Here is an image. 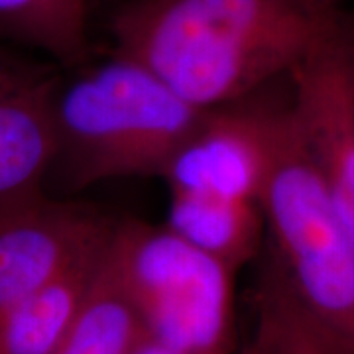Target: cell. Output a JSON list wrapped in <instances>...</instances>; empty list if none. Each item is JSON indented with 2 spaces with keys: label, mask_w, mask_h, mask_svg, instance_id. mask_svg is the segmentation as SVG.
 Masks as SVG:
<instances>
[{
  "label": "cell",
  "mask_w": 354,
  "mask_h": 354,
  "mask_svg": "<svg viewBox=\"0 0 354 354\" xmlns=\"http://www.w3.org/2000/svg\"><path fill=\"white\" fill-rule=\"evenodd\" d=\"M341 10L313 0H130L111 32L114 53L213 111L290 75Z\"/></svg>",
  "instance_id": "6da1fadb"
},
{
  "label": "cell",
  "mask_w": 354,
  "mask_h": 354,
  "mask_svg": "<svg viewBox=\"0 0 354 354\" xmlns=\"http://www.w3.org/2000/svg\"><path fill=\"white\" fill-rule=\"evenodd\" d=\"M205 111L127 55L62 83L50 181L79 191L122 177H162Z\"/></svg>",
  "instance_id": "7a4b0ae2"
},
{
  "label": "cell",
  "mask_w": 354,
  "mask_h": 354,
  "mask_svg": "<svg viewBox=\"0 0 354 354\" xmlns=\"http://www.w3.org/2000/svg\"><path fill=\"white\" fill-rule=\"evenodd\" d=\"M272 266L266 276L329 354H354V236L337 213L290 106L279 104L260 199Z\"/></svg>",
  "instance_id": "3957f363"
},
{
  "label": "cell",
  "mask_w": 354,
  "mask_h": 354,
  "mask_svg": "<svg viewBox=\"0 0 354 354\" xmlns=\"http://www.w3.org/2000/svg\"><path fill=\"white\" fill-rule=\"evenodd\" d=\"M106 266L144 333L179 354H228L234 333V270L174 230L114 221Z\"/></svg>",
  "instance_id": "277c9868"
},
{
  "label": "cell",
  "mask_w": 354,
  "mask_h": 354,
  "mask_svg": "<svg viewBox=\"0 0 354 354\" xmlns=\"http://www.w3.org/2000/svg\"><path fill=\"white\" fill-rule=\"evenodd\" d=\"M288 79L293 124L354 236V16L337 14Z\"/></svg>",
  "instance_id": "5b68a950"
},
{
  "label": "cell",
  "mask_w": 354,
  "mask_h": 354,
  "mask_svg": "<svg viewBox=\"0 0 354 354\" xmlns=\"http://www.w3.org/2000/svg\"><path fill=\"white\" fill-rule=\"evenodd\" d=\"M278 109L241 101L205 111L165 165L162 179L169 191L260 203L272 165Z\"/></svg>",
  "instance_id": "8992f818"
},
{
  "label": "cell",
  "mask_w": 354,
  "mask_h": 354,
  "mask_svg": "<svg viewBox=\"0 0 354 354\" xmlns=\"http://www.w3.org/2000/svg\"><path fill=\"white\" fill-rule=\"evenodd\" d=\"M59 87L51 67L0 46V216L48 195Z\"/></svg>",
  "instance_id": "52a82bcc"
},
{
  "label": "cell",
  "mask_w": 354,
  "mask_h": 354,
  "mask_svg": "<svg viewBox=\"0 0 354 354\" xmlns=\"http://www.w3.org/2000/svg\"><path fill=\"white\" fill-rule=\"evenodd\" d=\"M113 223L50 195L0 216V319L101 241Z\"/></svg>",
  "instance_id": "ba28073f"
},
{
  "label": "cell",
  "mask_w": 354,
  "mask_h": 354,
  "mask_svg": "<svg viewBox=\"0 0 354 354\" xmlns=\"http://www.w3.org/2000/svg\"><path fill=\"white\" fill-rule=\"evenodd\" d=\"M113 227L0 319V354L55 353L99 281Z\"/></svg>",
  "instance_id": "9c48e42d"
},
{
  "label": "cell",
  "mask_w": 354,
  "mask_h": 354,
  "mask_svg": "<svg viewBox=\"0 0 354 354\" xmlns=\"http://www.w3.org/2000/svg\"><path fill=\"white\" fill-rule=\"evenodd\" d=\"M169 193L171 201L165 227L179 239L234 272L258 254L266 234L260 203L187 191Z\"/></svg>",
  "instance_id": "30bf717a"
},
{
  "label": "cell",
  "mask_w": 354,
  "mask_h": 354,
  "mask_svg": "<svg viewBox=\"0 0 354 354\" xmlns=\"http://www.w3.org/2000/svg\"><path fill=\"white\" fill-rule=\"evenodd\" d=\"M91 0H0V41L75 67L88 55Z\"/></svg>",
  "instance_id": "8fae6325"
},
{
  "label": "cell",
  "mask_w": 354,
  "mask_h": 354,
  "mask_svg": "<svg viewBox=\"0 0 354 354\" xmlns=\"http://www.w3.org/2000/svg\"><path fill=\"white\" fill-rule=\"evenodd\" d=\"M144 337L140 317L104 260L95 290L53 354H132Z\"/></svg>",
  "instance_id": "7c38bea8"
},
{
  "label": "cell",
  "mask_w": 354,
  "mask_h": 354,
  "mask_svg": "<svg viewBox=\"0 0 354 354\" xmlns=\"http://www.w3.org/2000/svg\"><path fill=\"white\" fill-rule=\"evenodd\" d=\"M248 353L329 354L270 276L258 290V327Z\"/></svg>",
  "instance_id": "4fadbf2b"
},
{
  "label": "cell",
  "mask_w": 354,
  "mask_h": 354,
  "mask_svg": "<svg viewBox=\"0 0 354 354\" xmlns=\"http://www.w3.org/2000/svg\"><path fill=\"white\" fill-rule=\"evenodd\" d=\"M132 354H179V353L171 351V348H167V346H164L162 342L153 341V339H150V337L146 335V337L142 339V342L136 346V351H134Z\"/></svg>",
  "instance_id": "5bb4252c"
},
{
  "label": "cell",
  "mask_w": 354,
  "mask_h": 354,
  "mask_svg": "<svg viewBox=\"0 0 354 354\" xmlns=\"http://www.w3.org/2000/svg\"><path fill=\"white\" fill-rule=\"evenodd\" d=\"M313 2L321 4V6H327V8H341L344 0H313Z\"/></svg>",
  "instance_id": "9a60e30c"
},
{
  "label": "cell",
  "mask_w": 354,
  "mask_h": 354,
  "mask_svg": "<svg viewBox=\"0 0 354 354\" xmlns=\"http://www.w3.org/2000/svg\"><path fill=\"white\" fill-rule=\"evenodd\" d=\"M244 354H250V353H248V348H246V351H244Z\"/></svg>",
  "instance_id": "2e32d148"
}]
</instances>
